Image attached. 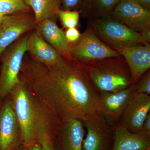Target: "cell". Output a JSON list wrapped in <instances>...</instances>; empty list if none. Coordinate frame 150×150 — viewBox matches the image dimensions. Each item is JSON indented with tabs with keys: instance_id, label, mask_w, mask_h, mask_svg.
Wrapping results in <instances>:
<instances>
[{
	"instance_id": "1",
	"label": "cell",
	"mask_w": 150,
	"mask_h": 150,
	"mask_svg": "<svg viewBox=\"0 0 150 150\" xmlns=\"http://www.w3.org/2000/svg\"><path fill=\"white\" fill-rule=\"evenodd\" d=\"M19 79L60 123L70 118L83 123L102 114L99 92L83 65L68 56L48 65L25 55Z\"/></svg>"
},
{
	"instance_id": "2",
	"label": "cell",
	"mask_w": 150,
	"mask_h": 150,
	"mask_svg": "<svg viewBox=\"0 0 150 150\" xmlns=\"http://www.w3.org/2000/svg\"><path fill=\"white\" fill-rule=\"evenodd\" d=\"M18 121L23 144L37 142L44 132L54 140L60 123L49 113L27 87L20 80L9 95Z\"/></svg>"
},
{
	"instance_id": "3",
	"label": "cell",
	"mask_w": 150,
	"mask_h": 150,
	"mask_svg": "<svg viewBox=\"0 0 150 150\" xmlns=\"http://www.w3.org/2000/svg\"><path fill=\"white\" fill-rule=\"evenodd\" d=\"M81 63L98 92L118 91L134 85L129 66L123 56Z\"/></svg>"
},
{
	"instance_id": "4",
	"label": "cell",
	"mask_w": 150,
	"mask_h": 150,
	"mask_svg": "<svg viewBox=\"0 0 150 150\" xmlns=\"http://www.w3.org/2000/svg\"><path fill=\"white\" fill-rule=\"evenodd\" d=\"M28 35H23L8 46L0 57V103L20 82V72L27 52Z\"/></svg>"
},
{
	"instance_id": "5",
	"label": "cell",
	"mask_w": 150,
	"mask_h": 150,
	"mask_svg": "<svg viewBox=\"0 0 150 150\" xmlns=\"http://www.w3.org/2000/svg\"><path fill=\"white\" fill-rule=\"evenodd\" d=\"M88 23L97 37L111 48L149 43L141 33L110 17L91 20Z\"/></svg>"
},
{
	"instance_id": "6",
	"label": "cell",
	"mask_w": 150,
	"mask_h": 150,
	"mask_svg": "<svg viewBox=\"0 0 150 150\" xmlns=\"http://www.w3.org/2000/svg\"><path fill=\"white\" fill-rule=\"evenodd\" d=\"M66 56L84 63L121 55L100 40L88 24L79 40L70 44Z\"/></svg>"
},
{
	"instance_id": "7",
	"label": "cell",
	"mask_w": 150,
	"mask_h": 150,
	"mask_svg": "<svg viewBox=\"0 0 150 150\" xmlns=\"http://www.w3.org/2000/svg\"><path fill=\"white\" fill-rule=\"evenodd\" d=\"M109 17L142 35H150V10L133 0H120Z\"/></svg>"
},
{
	"instance_id": "8",
	"label": "cell",
	"mask_w": 150,
	"mask_h": 150,
	"mask_svg": "<svg viewBox=\"0 0 150 150\" xmlns=\"http://www.w3.org/2000/svg\"><path fill=\"white\" fill-rule=\"evenodd\" d=\"M86 129L82 150H111L114 126L101 114L83 122Z\"/></svg>"
},
{
	"instance_id": "9",
	"label": "cell",
	"mask_w": 150,
	"mask_h": 150,
	"mask_svg": "<svg viewBox=\"0 0 150 150\" xmlns=\"http://www.w3.org/2000/svg\"><path fill=\"white\" fill-rule=\"evenodd\" d=\"M35 25L34 15L27 12L3 16L0 24V57L8 46Z\"/></svg>"
},
{
	"instance_id": "10",
	"label": "cell",
	"mask_w": 150,
	"mask_h": 150,
	"mask_svg": "<svg viewBox=\"0 0 150 150\" xmlns=\"http://www.w3.org/2000/svg\"><path fill=\"white\" fill-rule=\"evenodd\" d=\"M22 143L18 121L8 96L0 105V150H12Z\"/></svg>"
},
{
	"instance_id": "11",
	"label": "cell",
	"mask_w": 150,
	"mask_h": 150,
	"mask_svg": "<svg viewBox=\"0 0 150 150\" xmlns=\"http://www.w3.org/2000/svg\"><path fill=\"white\" fill-rule=\"evenodd\" d=\"M150 110V95L134 91L117 125L131 133H138L143 129Z\"/></svg>"
},
{
	"instance_id": "12",
	"label": "cell",
	"mask_w": 150,
	"mask_h": 150,
	"mask_svg": "<svg viewBox=\"0 0 150 150\" xmlns=\"http://www.w3.org/2000/svg\"><path fill=\"white\" fill-rule=\"evenodd\" d=\"M85 136L83 121L70 118L61 122L53 141L56 150H82Z\"/></svg>"
},
{
	"instance_id": "13",
	"label": "cell",
	"mask_w": 150,
	"mask_h": 150,
	"mask_svg": "<svg viewBox=\"0 0 150 150\" xmlns=\"http://www.w3.org/2000/svg\"><path fill=\"white\" fill-rule=\"evenodd\" d=\"M134 91V85L119 91L99 92L100 112L115 127Z\"/></svg>"
},
{
	"instance_id": "14",
	"label": "cell",
	"mask_w": 150,
	"mask_h": 150,
	"mask_svg": "<svg viewBox=\"0 0 150 150\" xmlns=\"http://www.w3.org/2000/svg\"><path fill=\"white\" fill-rule=\"evenodd\" d=\"M126 60L134 85L150 68V43L112 48Z\"/></svg>"
},
{
	"instance_id": "15",
	"label": "cell",
	"mask_w": 150,
	"mask_h": 150,
	"mask_svg": "<svg viewBox=\"0 0 150 150\" xmlns=\"http://www.w3.org/2000/svg\"><path fill=\"white\" fill-rule=\"evenodd\" d=\"M111 150H150V134L143 130L131 133L116 125Z\"/></svg>"
},
{
	"instance_id": "16",
	"label": "cell",
	"mask_w": 150,
	"mask_h": 150,
	"mask_svg": "<svg viewBox=\"0 0 150 150\" xmlns=\"http://www.w3.org/2000/svg\"><path fill=\"white\" fill-rule=\"evenodd\" d=\"M35 28L36 32L60 55L67 56L70 44L65 37L64 32L55 21L46 19L36 23Z\"/></svg>"
},
{
	"instance_id": "17",
	"label": "cell",
	"mask_w": 150,
	"mask_h": 150,
	"mask_svg": "<svg viewBox=\"0 0 150 150\" xmlns=\"http://www.w3.org/2000/svg\"><path fill=\"white\" fill-rule=\"evenodd\" d=\"M27 51L33 58L46 64H55L62 57V55L46 42L35 30L28 35Z\"/></svg>"
},
{
	"instance_id": "18",
	"label": "cell",
	"mask_w": 150,
	"mask_h": 150,
	"mask_svg": "<svg viewBox=\"0 0 150 150\" xmlns=\"http://www.w3.org/2000/svg\"><path fill=\"white\" fill-rule=\"evenodd\" d=\"M120 0H85L79 9L80 14L89 20L110 16Z\"/></svg>"
},
{
	"instance_id": "19",
	"label": "cell",
	"mask_w": 150,
	"mask_h": 150,
	"mask_svg": "<svg viewBox=\"0 0 150 150\" xmlns=\"http://www.w3.org/2000/svg\"><path fill=\"white\" fill-rule=\"evenodd\" d=\"M26 3L33 10L36 24L46 19L56 21L62 5V0H26Z\"/></svg>"
},
{
	"instance_id": "20",
	"label": "cell",
	"mask_w": 150,
	"mask_h": 150,
	"mask_svg": "<svg viewBox=\"0 0 150 150\" xmlns=\"http://www.w3.org/2000/svg\"><path fill=\"white\" fill-rule=\"evenodd\" d=\"M29 8L26 0H0V15L3 16L26 12Z\"/></svg>"
},
{
	"instance_id": "21",
	"label": "cell",
	"mask_w": 150,
	"mask_h": 150,
	"mask_svg": "<svg viewBox=\"0 0 150 150\" xmlns=\"http://www.w3.org/2000/svg\"><path fill=\"white\" fill-rule=\"evenodd\" d=\"M80 16V13L78 10H66L60 8L57 12V17L67 29L76 27L79 25Z\"/></svg>"
},
{
	"instance_id": "22",
	"label": "cell",
	"mask_w": 150,
	"mask_h": 150,
	"mask_svg": "<svg viewBox=\"0 0 150 150\" xmlns=\"http://www.w3.org/2000/svg\"><path fill=\"white\" fill-rule=\"evenodd\" d=\"M134 91L139 93L150 94V71L148 70L134 85Z\"/></svg>"
},
{
	"instance_id": "23",
	"label": "cell",
	"mask_w": 150,
	"mask_h": 150,
	"mask_svg": "<svg viewBox=\"0 0 150 150\" xmlns=\"http://www.w3.org/2000/svg\"><path fill=\"white\" fill-rule=\"evenodd\" d=\"M37 142L41 145L43 150H56L53 139L47 133L44 132L39 133Z\"/></svg>"
},
{
	"instance_id": "24",
	"label": "cell",
	"mask_w": 150,
	"mask_h": 150,
	"mask_svg": "<svg viewBox=\"0 0 150 150\" xmlns=\"http://www.w3.org/2000/svg\"><path fill=\"white\" fill-rule=\"evenodd\" d=\"M85 0H62V9L66 10H78Z\"/></svg>"
},
{
	"instance_id": "25",
	"label": "cell",
	"mask_w": 150,
	"mask_h": 150,
	"mask_svg": "<svg viewBox=\"0 0 150 150\" xmlns=\"http://www.w3.org/2000/svg\"><path fill=\"white\" fill-rule=\"evenodd\" d=\"M64 33L65 37L70 44L76 43L79 40L81 35L79 31L76 28H68Z\"/></svg>"
},
{
	"instance_id": "26",
	"label": "cell",
	"mask_w": 150,
	"mask_h": 150,
	"mask_svg": "<svg viewBox=\"0 0 150 150\" xmlns=\"http://www.w3.org/2000/svg\"><path fill=\"white\" fill-rule=\"evenodd\" d=\"M12 150H43L42 147L38 142L29 144L22 143Z\"/></svg>"
},
{
	"instance_id": "27",
	"label": "cell",
	"mask_w": 150,
	"mask_h": 150,
	"mask_svg": "<svg viewBox=\"0 0 150 150\" xmlns=\"http://www.w3.org/2000/svg\"><path fill=\"white\" fill-rule=\"evenodd\" d=\"M138 5L146 9L150 10V0H133Z\"/></svg>"
},
{
	"instance_id": "28",
	"label": "cell",
	"mask_w": 150,
	"mask_h": 150,
	"mask_svg": "<svg viewBox=\"0 0 150 150\" xmlns=\"http://www.w3.org/2000/svg\"><path fill=\"white\" fill-rule=\"evenodd\" d=\"M142 130L150 134V112H149L145 119Z\"/></svg>"
},
{
	"instance_id": "29",
	"label": "cell",
	"mask_w": 150,
	"mask_h": 150,
	"mask_svg": "<svg viewBox=\"0 0 150 150\" xmlns=\"http://www.w3.org/2000/svg\"><path fill=\"white\" fill-rule=\"evenodd\" d=\"M3 16H3L0 15V24H1L2 21Z\"/></svg>"
}]
</instances>
